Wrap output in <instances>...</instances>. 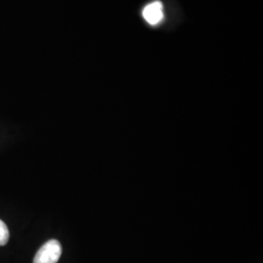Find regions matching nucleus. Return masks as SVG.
I'll use <instances>...</instances> for the list:
<instances>
[{
    "mask_svg": "<svg viewBox=\"0 0 263 263\" xmlns=\"http://www.w3.org/2000/svg\"><path fill=\"white\" fill-rule=\"evenodd\" d=\"M62 246L57 240H50L43 245L34 256L33 263H57L62 255Z\"/></svg>",
    "mask_w": 263,
    "mask_h": 263,
    "instance_id": "obj_1",
    "label": "nucleus"
},
{
    "mask_svg": "<svg viewBox=\"0 0 263 263\" xmlns=\"http://www.w3.org/2000/svg\"><path fill=\"white\" fill-rule=\"evenodd\" d=\"M143 18L151 25H157L163 19V8L159 1H154L147 5L142 12Z\"/></svg>",
    "mask_w": 263,
    "mask_h": 263,
    "instance_id": "obj_2",
    "label": "nucleus"
},
{
    "mask_svg": "<svg viewBox=\"0 0 263 263\" xmlns=\"http://www.w3.org/2000/svg\"><path fill=\"white\" fill-rule=\"evenodd\" d=\"M9 241L8 227L0 219V246H5Z\"/></svg>",
    "mask_w": 263,
    "mask_h": 263,
    "instance_id": "obj_3",
    "label": "nucleus"
}]
</instances>
